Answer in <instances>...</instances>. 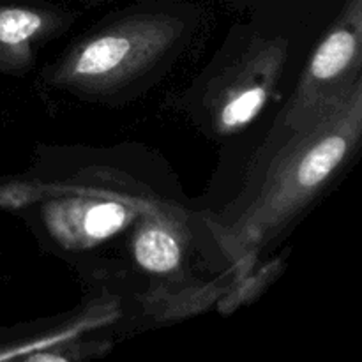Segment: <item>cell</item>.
<instances>
[{
  "instance_id": "7a4b0ae2",
  "label": "cell",
  "mask_w": 362,
  "mask_h": 362,
  "mask_svg": "<svg viewBox=\"0 0 362 362\" xmlns=\"http://www.w3.org/2000/svg\"><path fill=\"white\" fill-rule=\"evenodd\" d=\"M361 0H349L339 23L320 42L288 105L281 126H296L324 103L359 80Z\"/></svg>"
},
{
  "instance_id": "52a82bcc",
  "label": "cell",
  "mask_w": 362,
  "mask_h": 362,
  "mask_svg": "<svg viewBox=\"0 0 362 362\" xmlns=\"http://www.w3.org/2000/svg\"><path fill=\"white\" fill-rule=\"evenodd\" d=\"M42 25V14L30 7L0 6V48H20Z\"/></svg>"
},
{
  "instance_id": "3957f363",
  "label": "cell",
  "mask_w": 362,
  "mask_h": 362,
  "mask_svg": "<svg viewBox=\"0 0 362 362\" xmlns=\"http://www.w3.org/2000/svg\"><path fill=\"white\" fill-rule=\"evenodd\" d=\"M138 25L115 28L117 32L101 35L85 45L69 62V76L83 81H101L124 71L136 59L148 41L136 34Z\"/></svg>"
},
{
  "instance_id": "277c9868",
  "label": "cell",
  "mask_w": 362,
  "mask_h": 362,
  "mask_svg": "<svg viewBox=\"0 0 362 362\" xmlns=\"http://www.w3.org/2000/svg\"><path fill=\"white\" fill-rule=\"evenodd\" d=\"M134 258L145 271L165 274L179 267L182 258V246L179 237L168 226L151 221L141 226L133 244Z\"/></svg>"
},
{
  "instance_id": "6da1fadb",
  "label": "cell",
  "mask_w": 362,
  "mask_h": 362,
  "mask_svg": "<svg viewBox=\"0 0 362 362\" xmlns=\"http://www.w3.org/2000/svg\"><path fill=\"white\" fill-rule=\"evenodd\" d=\"M283 129L269 138L246 189L216 221L232 257H250L278 239L349 159L362 129L361 78L300 124Z\"/></svg>"
},
{
  "instance_id": "8992f818",
  "label": "cell",
  "mask_w": 362,
  "mask_h": 362,
  "mask_svg": "<svg viewBox=\"0 0 362 362\" xmlns=\"http://www.w3.org/2000/svg\"><path fill=\"white\" fill-rule=\"evenodd\" d=\"M129 211L119 202H98L85 205L80 218L81 235L88 240H101L113 235L129 221Z\"/></svg>"
},
{
  "instance_id": "5b68a950",
  "label": "cell",
  "mask_w": 362,
  "mask_h": 362,
  "mask_svg": "<svg viewBox=\"0 0 362 362\" xmlns=\"http://www.w3.org/2000/svg\"><path fill=\"white\" fill-rule=\"evenodd\" d=\"M267 95L265 83H247L233 88L219 106V124L223 129L232 131L251 122L264 108Z\"/></svg>"
}]
</instances>
